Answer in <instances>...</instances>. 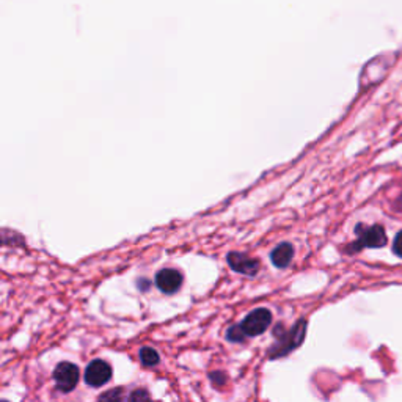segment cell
Instances as JSON below:
<instances>
[{"label": "cell", "instance_id": "cell-1", "mask_svg": "<svg viewBox=\"0 0 402 402\" xmlns=\"http://www.w3.org/2000/svg\"><path fill=\"white\" fill-rule=\"evenodd\" d=\"M306 321L302 319V321L295 324L289 333H284L283 337H280L278 343L271 349V359H278V357H283L286 354H289L291 350H294L295 348H299V346L304 343Z\"/></svg>", "mask_w": 402, "mask_h": 402}, {"label": "cell", "instance_id": "cell-2", "mask_svg": "<svg viewBox=\"0 0 402 402\" xmlns=\"http://www.w3.org/2000/svg\"><path fill=\"white\" fill-rule=\"evenodd\" d=\"M355 233L359 236V241L352 244L350 252H359L363 247H370V249H381L387 244V234L381 225H372V227H365V225H359L355 228Z\"/></svg>", "mask_w": 402, "mask_h": 402}, {"label": "cell", "instance_id": "cell-3", "mask_svg": "<svg viewBox=\"0 0 402 402\" xmlns=\"http://www.w3.org/2000/svg\"><path fill=\"white\" fill-rule=\"evenodd\" d=\"M271 324L272 313L266 310V308H256V310H253L250 315L242 321L241 327L245 332L247 337H258V335L266 332Z\"/></svg>", "mask_w": 402, "mask_h": 402}, {"label": "cell", "instance_id": "cell-4", "mask_svg": "<svg viewBox=\"0 0 402 402\" xmlns=\"http://www.w3.org/2000/svg\"><path fill=\"white\" fill-rule=\"evenodd\" d=\"M54 381L57 383V388L63 393H69L76 388L77 382H79V368L74 363L63 361L55 368L54 371Z\"/></svg>", "mask_w": 402, "mask_h": 402}, {"label": "cell", "instance_id": "cell-5", "mask_svg": "<svg viewBox=\"0 0 402 402\" xmlns=\"http://www.w3.org/2000/svg\"><path fill=\"white\" fill-rule=\"evenodd\" d=\"M112 379V368L104 360H93L85 370V382L90 387H102Z\"/></svg>", "mask_w": 402, "mask_h": 402}, {"label": "cell", "instance_id": "cell-6", "mask_svg": "<svg viewBox=\"0 0 402 402\" xmlns=\"http://www.w3.org/2000/svg\"><path fill=\"white\" fill-rule=\"evenodd\" d=\"M228 264L233 271L249 275V277H253L256 275L258 271H260V261L255 260L245 253H239V252H231L228 255Z\"/></svg>", "mask_w": 402, "mask_h": 402}, {"label": "cell", "instance_id": "cell-7", "mask_svg": "<svg viewBox=\"0 0 402 402\" xmlns=\"http://www.w3.org/2000/svg\"><path fill=\"white\" fill-rule=\"evenodd\" d=\"M157 288L165 294H175L183 284V275L176 269H162L156 275Z\"/></svg>", "mask_w": 402, "mask_h": 402}, {"label": "cell", "instance_id": "cell-8", "mask_svg": "<svg viewBox=\"0 0 402 402\" xmlns=\"http://www.w3.org/2000/svg\"><path fill=\"white\" fill-rule=\"evenodd\" d=\"M294 256V247L289 242H282V244L275 247L271 253V260L275 267L284 269L289 266V263L293 261Z\"/></svg>", "mask_w": 402, "mask_h": 402}, {"label": "cell", "instance_id": "cell-9", "mask_svg": "<svg viewBox=\"0 0 402 402\" xmlns=\"http://www.w3.org/2000/svg\"><path fill=\"white\" fill-rule=\"evenodd\" d=\"M140 360L145 366H154L159 363V354L153 348H142L140 350Z\"/></svg>", "mask_w": 402, "mask_h": 402}, {"label": "cell", "instance_id": "cell-10", "mask_svg": "<svg viewBox=\"0 0 402 402\" xmlns=\"http://www.w3.org/2000/svg\"><path fill=\"white\" fill-rule=\"evenodd\" d=\"M123 401V388L109 390L99 396V402H121Z\"/></svg>", "mask_w": 402, "mask_h": 402}, {"label": "cell", "instance_id": "cell-11", "mask_svg": "<svg viewBox=\"0 0 402 402\" xmlns=\"http://www.w3.org/2000/svg\"><path fill=\"white\" fill-rule=\"evenodd\" d=\"M245 337H247V335H245L244 330H242L241 326H233L228 330V333H227V338L230 341H233V343H239V341H244Z\"/></svg>", "mask_w": 402, "mask_h": 402}, {"label": "cell", "instance_id": "cell-12", "mask_svg": "<svg viewBox=\"0 0 402 402\" xmlns=\"http://www.w3.org/2000/svg\"><path fill=\"white\" fill-rule=\"evenodd\" d=\"M129 402H151V398L145 390H135L129 396Z\"/></svg>", "mask_w": 402, "mask_h": 402}, {"label": "cell", "instance_id": "cell-13", "mask_svg": "<svg viewBox=\"0 0 402 402\" xmlns=\"http://www.w3.org/2000/svg\"><path fill=\"white\" fill-rule=\"evenodd\" d=\"M393 252L396 253V255L402 258V231L401 233H398V236H396L394 244H393Z\"/></svg>", "mask_w": 402, "mask_h": 402}, {"label": "cell", "instance_id": "cell-14", "mask_svg": "<svg viewBox=\"0 0 402 402\" xmlns=\"http://www.w3.org/2000/svg\"><path fill=\"white\" fill-rule=\"evenodd\" d=\"M211 379H212V382L216 383V385H219V387H222V385L227 382V377H225V374L223 372H212L211 374Z\"/></svg>", "mask_w": 402, "mask_h": 402}, {"label": "cell", "instance_id": "cell-15", "mask_svg": "<svg viewBox=\"0 0 402 402\" xmlns=\"http://www.w3.org/2000/svg\"><path fill=\"white\" fill-rule=\"evenodd\" d=\"M3 402H5V401H3Z\"/></svg>", "mask_w": 402, "mask_h": 402}]
</instances>
